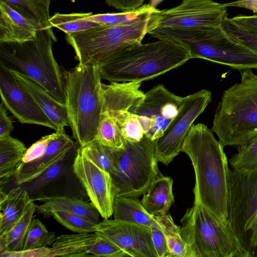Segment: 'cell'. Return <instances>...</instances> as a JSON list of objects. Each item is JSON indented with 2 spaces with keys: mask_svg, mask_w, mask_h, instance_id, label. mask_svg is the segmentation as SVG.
Wrapping results in <instances>:
<instances>
[{
  "mask_svg": "<svg viewBox=\"0 0 257 257\" xmlns=\"http://www.w3.org/2000/svg\"><path fill=\"white\" fill-rule=\"evenodd\" d=\"M190 59L189 52L184 47L159 40L126 45L99 68L102 79L110 82H142L175 69Z\"/></svg>",
  "mask_w": 257,
  "mask_h": 257,
  "instance_id": "2",
  "label": "cell"
},
{
  "mask_svg": "<svg viewBox=\"0 0 257 257\" xmlns=\"http://www.w3.org/2000/svg\"><path fill=\"white\" fill-rule=\"evenodd\" d=\"M18 82L29 93L56 127V132H64L69 126L65 104L55 99L42 86L29 78L12 71Z\"/></svg>",
  "mask_w": 257,
  "mask_h": 257,
  "instance_id": "20",
  "label": "cell"
},
{
  "mask_svg": "<svg viewBox=\"0 0 257 257\" xmlns=\"http://www.w3.org/2000/svg\"><path fill=\"white\" fill-rule=\"evenodd\" d=\"M227 222L248 257H257V169L228 177Z\"/></svg>",
  "mask_w": 257,
  "mask_h": 257,
  "instance_id": "10",
  "label": "cell"
},
{
  "mask_svg": "<svg viewBox=\"0 0 257 257\" xmlns=\"http://www.w3.org/2000/svg\"><path fill=\"white\" fill-rule=\"evenodd\" d=\"M56 237L54 232L48 231L39 219H33L26 236L23 250L46 247L53 243Z\"/></svg>",
  "mask_w": 257,
  "mask_h": 257,
  "instance_id": "33",
  "label": "cell"
},
{
  "mask_svg": "<svg viewBox=\"0 0 257 257\" xmlns=\"http://www.w3.org/2000/svg\"><path fill=\"white\" fill-rule=\"evenodd\" d=\"M36 211V205L32 201L28 205L21 218L5 234L0 235V252L23 250Z\"/></svg>",
  "mask_w": 257,
  "mask_h": 257,
  "instance_id": "29",
  "label": "cell"
},
{
  "mask_svg": "<svg viewBox=\"0 0 257 257\" xmlns=\"http://www.w3.org/2000/svg\"><path fill=\"white\" fill-rule=\"evenodd\" d=\"M229 19L234 24L244 29L257 32V15H240Z\"/></svg>",
  "mask_w": 257,
  "mask_h": 257,
  "instance_id": "46",
  "label": "cell"
},
{
  "mask_svg": "<svg viewBox=\"0 0 257 257\" xmlns=\"http://www.w3.org/2000/svg\"><path fill=\"white\" fill-rule=\"evenodd\" d=\"M222 27L225 32L232 39L257 51V32L244 29L232 22L228 17L224 20Z\"/></svg>",
  "mask_w": 257,
  "mask_h": 257,
  "instance_id": "37",
  "label": "cell"
},
{
  "mask_svg": "<svg viewBox=\"0 0 257 257\" xmlns=\"http://www.w3.org/2000/svg\"><path fill=\"white\" fill-rule=\"evenodd\" d=\"M224 4L227 7H235L244 8L257 14V0H237Z\"/></svg>",
  "mask_w": 257,
  "mask_h": 257,
  "instance_id": "47",
  "label": "cell"
},
{
  "mask_svg": "<svg viewBox=\"0 0 257 257\" xmlns=\"http://www.w3.org/2000/svg\"><path fill=\"white\" fill-rule=\"evenodd\" d=\"M33 201L22 185L7 193L0 191V235L5 234L21 218L27 207Z\"/></svg>",
  "mask_w": 257,
  "mask_h": 257,
  "instance_id": "23",
  "label": "cell"
},
{
  "mask_svg": "<svg viewBox=\"0 0 257 257\" xmlns=\"http://www.w3.org/2000/svg\"><path fill=\"white\" fill-rule=\"evenodd\" d=\"M240 71V81L223 91L212 131L225 146H238L257 136V74Z\"/></svg>",
  "mask_w": 257,
  "mask_h": 257,
  "instance_id": "6",
  "label": "cell"
},
{
  "mask_svg": "<svg viewBox=\"0 0 257 257\" xmlns=\"http://www.w3.org/2000/svg\"><path fill=\"white\" fill-rule=\"evenodd\" d=\"M210 90L203 89L183 97L176 116L163 135L154 141L155 155L159 162L168 165L181 152L188 132L196 119L211 101Z\"/></svg>",
  "mask_w": 257,
  "mask_h": 257,
  "instance_id": "11",
  "label": "cell"
},
{
  "mask_svg": "<svg viewBox=\"0 0 257 257\" xmlns=\"http://www.w3.org/2000/svg\"><path fill=\"white\" fill-rule=\"evenodd\" d=\"M106 147L123 148L125 139L116 120L109 115L102 113L96 138Z\"/></svg>",
  "mask_w": 257,
  "mask_h": 257,
  "instance_id": "31",
  "label": "cell"
},
{
  "mask_svg": "<svg viewBox=\"0 0 257 257\" xmlns=\"http://www.w3.org/2000/svg\"><path fill=\"white\" fill-rule=\"evenodd\" d=\"M98 235L121 248L130 257H158L151 228L118 219H103L97 223Z\"/></svg>",
  "mask_w": 257,
  "mask_h": 257,
  "instance_id": "15",
  "label": "cell"
},
{
  "mask_svg": "<svg viewBox=\"0 0 257 257\" xmlns=\"http://www.w3.org/2000/svg\"><path fill=\"white\" fill-rule=\"evenodd\" d=\"M224 147L205 124H193L181 152L190 159L195 175L194 203H199L217 218L227 223L228 177L230 169Z\"/></svg>",
  "mask_w": 257,
  "mask_h": 257,
  "instance_id": "1",
  "label": "cell"
},
{
  "mask_svg": "<svg viewBox=\"0 0 257 257\" xmlns=\"http://www.w3.org/2000/svg\"><path fill=\"white\" fill-rule=\"evenodd\" d=\"M92 15V12L67 14L56 13L50 18V22L53 27L57 28L66 34L74 33L100 25L87 19Z\"/></svg>",
  "mask_w": 257,
  "mask_h": 257,
  "instance_id": "30",
  "label": "cell"
},
{
  "mask_svg": "<svg viewBox=\"0 0 257 257\" xmlns=\"http://www.w3.org/2000/svg\"><path fill=\"white\" fill-rule=\"evenodd\" d=\"M104 147L116 169V174L111 175L115 198H138L161 175L154 141L145 135L138 142L125 139L123 148Z\"/></svg>",
  "mask_w": 257,
  "mask_h": 257,
  "instance_id": "9",
  "label": "cell"
},
{
  "mask_svg": "<svg viewBox=\"0 0 257 257\" xmlns=\"http://www.w3.org/2000/svg\"><path fill=\"white\" fill-rule=\"evenodd\" d=\"M38 30L0 0V42H23L35 39Z\"/></svg>",
  "mask_w": 257,
  "mask_h": 257,
  "instance_id": "21",
  "label": "cell"
},
{
  "mask_svg": "<svg viewBox=\"0 0 257 257\" xmlns=\"http://www.w3.org/2000/svg\"><path fill=\"white\" fill-rule=\"evenodd\" d=\"M95 232L62 234L56 237L46 257L91 256L98 237Z\"/></svg>",
  "mask_w": 257,
  "mask_h": 257,
  "instance_id": "25",
  "label": "cell"
},
{
  "mask_svg": "<svg viewBox=\"0 0 257 257\" xmlns=\"http://www.w3.org/2000/svg\"><path fill=\"white\" fill-rule=\"evenodd\" d=\"M43 202L36 205V211L44 217L52 216L54 211H62L83 216L91 221L99 222V213L91 203L75 197L62 195L38 198L34 200Z\"/></svg>",
  "mask_w": 257,
  "mask_h": 257,
  "instance_id": "22",
  "label": "cell"
},
{
  "mask_svg": "<svg viewBox=\"0 0 257 257\" xmlns=\"http://www.w3.org/2000/svg\"><path fill=\"white\" fill-rule=\"evenodd\" d=\"M52 216L68 229L77 233L95 232L97 223L73 213L62 211H54Z\"/></svg>",
  "mask_w": 257,
  "mask_h": 257,
  "instance_id": "36",
  "label": "cell"
},
{
  "mask_svg": "<svg viewBox=\"0 0 257 257\" xmlns=\"http://www.w3.org/2000/svg\"><path fill=\"white\" fill-rule=\"evenodd\" d=\"M31 23L38 31L53 28L50 22L51 0H1Z\"/></svg>",
  "mask_w": 257,
  "mask_h": 257,
  "instance_id": "28",
  "label": "cell"
},
{
  "mask_svg": "<svg viewBox=\"0 0 257 257\" xmlns=\"http://www.w3.org/2000/svg\"><path fill=\"white\" fill-rule=\"evenodd\" d=\"M227 8L212 0H182L175 7L157 9L151 16L147 34L158 28L220 26L227 18Z\"/></svg>",
  "mask_w": 257,
  "mask_h": 257,
  "instance_id": "12",
  "label": "cell"
},
{
  "mask_svg": "<svg viewBox=\"0 0 257 257\" xmlns=\"http://www.w3.org/2000/svg\"><path fill=\"white\" fill-rule=\"evenodd\" d=\"M80 147L82 154L87 159L110 175L116 174V169L112 159L104 146L98 140L95 139Z\"/></svg>",
  "mask_w": 257,
  "mask_h": 257,
  "instance_id": "35",
  "label": "cell"
},
{
  "mask_svg": "<svg viewBox=\"0 0 257 257\" xmlns=\"http://www.w3.org/2000/svg\"><path fill=\"white\" fill-rule=\"evenodd\" d=\"M152 37L186 48L191 59H202L241 71L257 69V51L231 38L218 27L158 28Z\"/></svg>",
  "mask_w": 257,
  "mask_h": 257,
  "instance_id": "4",
  "label": "cell"
},
{
  "mask_svg": "<svg viewBox=\"0 0 257 257\" xmlns=\"http://www.w3.org/2000/svg\"><path fill=\"white\" fill-rule=\"evenodd\" d=\"M77 144L64 132L50 135L44 155L31 163L20 164L14 180L16 185L31 182L63 158Z\"/></svg>",
  "mask_w": 257,
  "mask_h": 257,
  "instance_id": "19",
  "label": "cell"
},
{
  "mask_svg": "<svg viewBox=\"0 0 257 257\" xmlns=\"http://www.w3.org/2000/svg\"><path fill=\"white\" fill-rule=\"evenodd\" d=\"M113 215L115 219L150 228H157L164 232L155 216L150 214L145 209L138 198L124 196L115 197L113 203Z\"/></svg>",
  "mask_w": 257,
  "mask_h": 257,
  "instance_id": "26",
  "label": "cell"
},
{
  "mask_svg": "<svg viewBox=\"0 0 257 257\" xmlns=\"http://www.w3.org/2000/svg\"><path fill=\"white\" fill-rule=\"evenodd\" d=\"M49 251V248L44 247L31 250H22L20 251H5L0 252L1 257L3 256H36L46 257Z\"/></svg>",
  "mask_w": 257,
  "mask_h": 257,
  "instance_id": "44",
  "label": "cell"
},
{
  "mask_svg": "<svg viewBox=\"0 0 257 257\" xmlns=\"http://www.w3.org/2000/svg\"><path fill=\"white\" fill-rule=\"evenodd\" d=\"M66 101L73 138L83 147L96 138L101 118L103 88L99 66L78 64L64 73Z\"/></svg>",
  "mask_w": 257,
  "mask_h": 257,
  "instance_id": "5",
  "label": "cell"
},
{
  "mask_svg": "<svg viewBox=\"0 0 257 257\" xmlns=\"http://www.w3.org/2000/svg\"><path fill=\"white\" fill-rule=\"evenodd\" d=\"M169 251V257H185L186 250L181 236L165 234Z\"/></svg>",
  "mask_w": 257,
  "mask_h": 257,
  "instance_id": "41",
  "label": "cell"
},
{
  "mask_svg": "<svg viewBox=\"0 0 257 257\" xmlns=\"http://www.w3.org/2000/svg\"><path fill=\"white\" fill-rule=\"evenodd\" d=\"M27 149L10 136L0 139V185L4 187L14 176Z\"/></svg>",
  "mask_w": 257,
  "mask_h": 257,
  "instance_id": "27",
  "label": "cell"
},
{
  "mask_svg": "<svg viewBox=\"0 0 257 257\" xmlns=\"http://www.w3.org/2000/svg\"><path fill=\"white\" fill-rule=\"evenodd\" d=\"M152 240L158 257H169L165 233L157 228H151Z\"/></svg>",
  "mask_w": 257,
  "mask_h": 257,
  "instance_id": "40",
  "label": "cell"
},
{
  "mask_svg": "<svg viewBox=\"0 0 257 257\" xmlns=\"http://www.w3.org/2000/svg\"><path fill=\"white\" fill-rule=\"evenodd\" d=\"M145 0H104L109 6L122 12L134 11L143 6Z\"/></svg>",
  "mask_w": 257,
  "mask_h": 257,
  "instance_id": "42",
  "label": "cell"
},
{
  "mask_svg": "<svg viewBox=\"0 0 257 257\" xmlns=\"http://www.w3.org/2000/svg\"><path fill=\"white\" fill-rule=\"evenodd\" d=\"M182 98L159 84L145 93L141 101L130 111L140 121L145 135L154 141L163 135L177 115Z\"/></svg>",
  "mask_w": 257,
  "mask_h": 257,
  "instance_id": "13",
  "label": "cell"
},
{
  "mask_svg": "<svg viewBox=\"0 0 257 257\" xmlns=\"http://www.w3.org/2000/svg\"><path fill=\"white\" fill-rule=\"evenodd\" d=\"M0 94L4 105L22 124L56 127L13 72L0 64Z\"/></svg>",
  "mask_w": 257,
  "mask_h": 257,
  "instance_id": "16",
  "label": "cell"
},
{
  "mask_svg": "<svg viewBox=\"0 0 257 257\" xmlns=\"http://www.w3.org/2000/svg\"><path fill=\"white\" fill-rule=\"evenodd\" d=\"M50 135L42 137L27 149L20 164L31 163L42 157L46 151Z\"/></svg>",
  "mask_w": 257,
  "mask_h": 257,
  "instance_id": "39",
  "label": "cell"
},
{
  "mask_svg": "<svg viewBox=\"0 0 257 257\" xmlns=\"http://www.w3.org/2000/svg\"><path fill=\"white\" fill-rule=\"evenodd\" d=\"M14 126L12 119L8 115L3 102L0 105V139L10 136Z\"/></svg>",
  "mask_w": 257,
  "mask_h": 257,
  "instance_id": "45",
  "label": "cell"
},
{
  "mask_svg": "<svg viewBox=\"0 0 257 257\" xmlns=\"http://www.w3.org/2000/svg\"><path fill=\"white\" fill-rule=\"evenodd\" d=\"M173 184L171 178L162 175L152 182L141 200L143 206L150 214L159 216L168 213L174 202Z\"/></svg>",
  "mask_w": 257,
  "mask_h": 257,
  "instance_id": "24",
  "label": "cell"
},
{
  "mask_svg": "<svg viewBox=\"0 0 257 257\" xmlns=\"http://www.w3.org/2000/svg\"><path fill=\"white\" fill-rule=\"evenodd\" d=\"M157 9L146 12L121 25H100L83 31L66 34V41L73 48L79 64L99 66L125 46L142 43L147 34L151 16Z\"/></svg>",
  "mask_w": 257,
  "mask_h": 257,
  "instance_id": "8",
  "label": "cell"
},
{
  "mask_svg": "<svg viewBox=\"0 0 257 257\" xmlns=\"http://www.w3.org/2000/svg\"><path fill=\"white\" fill-rule=\"evenodd\" d=\"M142 82L102 83V113L109 115L120 125L132 117V107L143 99L145 93L140 89Z\"/></svg>",
  "mask_w": 257,
  "mask_h": 257,
  "instance_id": "18",
  "label": "cell"
},
{
  "mask_svg": "<svg viewBox=\"0 0 257 257\" xmlns=\"http://www.w3.org/2000/svg\"><path fill=\"white\" fill-rule=\"evenodd\" d=\"M155 9L152 5L146 4L134 11L92 15L87 17V19L102 26H114L128 22L142 14Z\"/></svg>",
  "mask_w": 257,
  "mask_h": 257,
  "instance_id": "34",
  "label": "cell"
},
{
  "mask_svg": "<svg viewBox=\"0 0 257 257\" xmlns=\"http://www.w3.org/2000/svg\"><path fill=\"white\" fill-rule=\"evenodd\" d=\"M73 172L103 219L113 215L115 194L111 175L87 159L78 147L73 163Z\"/></svg>",
  "mask_w": 257,
  "mask_h": 257,
  "instance_id": "14",
  "label": "cell"
},
{
  "mask_svg": "<svg viewBox=\"0 0 257 257\" xmlns=\"http://www.w3.org/2000/svg\"><path fill=\"white\" fill-rule=\"evenodd\" d=\"M185 257H248L228 222L194 203L180 220Z\"/></svg>",
  "mask_w": 257,
  "mask_h": 257,
  "instance_id": "7",
  "label": "cell"
},
{
  "mask_svg": "<svg viewBox=\"0 0 257 257\" xmlns=\"http://www.w3.org/2000/svg\"><path fill=\"white\" fill-rule=\"evenodd\" d=\"M158 223L162 227L165 234L181 236L180 226L175 224L171 215L167 213L162 215L155 216Z\"/></svg>",
  "mask_w": 257,
  "mask_h": 257,
  "instance_id": "43",
  "label": "cell"
},
{
  "mask_svg": "<svg viewBox=\"0 0 257 257\" xmlns=\"http://www.w3.org/2000/svg\"><path fill=\"white\" fill-rule=\"evenodd\" d=\"M237 147V152L229 159L232 169L242 171L257 169V136Z\"/></svg>",
  "mask_w": 257,
  "mask_h": 257,
  "instance_id": "32",
  "label": "cell"
},
{
  "mask_svg": "<svg viewBox=\"0 0 257 257\" xmlns=\"http://www.w3.org/2000/svg\"><path fill=\"white\" fill-rule=\"evenodd\" d=\"M98 235L91 251V256L129 257V255L116 244L105 237Z\"/></svg>",
  "mask_w": 257,
  "mask_h": 257,
  "instance_id": "38",
  "label": "cell"
},
{
  "mask_svg": "<svg viewBox=\"0 0 257 257\" xmlns=\"http://www.w3.org/2000/svg\"><path fill=\"white\" fill-rule=\"evenodd\" d=\"M79 145L77 144L61 160L40 176L22 185L27 191L33 201L38 198L55 196H73L69 188L70 182L77 179L73 170L74 157ZM72 190L80 198L79 193Z\"/></svg>",
  "mask_w": 257,
  "mask_h": 257,
  "instance_id": "17",
  "label": "cell"
},
{
  "mask_svg": "<svg viewBox=\"0 0 257 257\" xmlns=\"http://www.w3.org/2000/svg\"><path fill=\"white\" fill-rule=\"evenodd\" d=\"M56 41L52 28H49L38 31L32 40L0 42V64L29 78L65 104L64 73L52 51Z\"/></svg>",
  "mask_w": 257,
  "mask_h": 257,
  "instance_id": "3",
  "label": "cell"
}]
</instances>
